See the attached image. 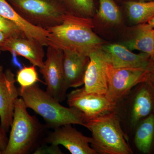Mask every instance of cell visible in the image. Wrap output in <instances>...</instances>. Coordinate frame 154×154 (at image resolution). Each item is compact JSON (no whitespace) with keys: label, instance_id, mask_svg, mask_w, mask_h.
Masks as SVG:
<instances>
[{"label":"cell","instance_id":"6da1fadb","mask_svg":"<svg viewBox=\"0 0 154 154\" xmlns=\"http://www.w3.org/2000/svg\"><path fill=\"white\" fill-rule=\"evenodd\" d=\"M93 28L90 18L77 17L68 12L61 24L47 30L48 45L89 56L103 45Z\"/></svg>","mask_w":154,"mask_h":154},{"label":"cell","instance_id":"7a4b0ae2","mask_svg":"<svg viewBox=\"0 0 154 154\" xmlns=\"http://www.w3.org/2000/svg\"><path fill=\"white\" fill-rule=\"evenodd\" d=\"M19 96L27 108L41 116L48 127L54 129L69 124L85 125L86 118L82 113L74 107L61 105L36 84L28 88H19Z\"/></svg>","mask_w":154,"mask_h":154},{"label":"cell","instance_id":"3957f363","mask_svg":"<svg viewBox=\"0 0 154 154\" xmlns=\"http://www.w3.org/2000/svg\"><path fill=\"white\" fill-rule=\"evenodd\" d=\"M84 126L92 133L91 146L97 154L133 153L115 111L86 119Z\"/></svg>","mask_w":154,"mask_h":154},{"label":"cell","instance_id":"277c9868","mask_svg":"<svg viewBox=\"0 0 154 154\" xmlns=\"http://www.w3.org/2000/svg\"><path fill=\"white\" fill-rule=\"evenodd\" d=\"M154 109V90L145 82L136 86L117 102L115 112L127 136V132L131 133L142 120L152 114Z\"/></svg>","mask_w":154,"mask_h":154},{"label":"cell","instance_id":"5b68a950","mask_svg":"<svg viewBox=\"0 0 154 154\" xmlns=\"http://www.w3.org/2000/svg\"><path fill=\"white\" fill-rule=\"evenodd\" d=\"M42 130L37 119L30 115L21 97L17 99L8 144L3 154H26L32 149Z\"/></svg>","mask_w":154,"mask_h":154},{"label":"cell","instance_id":"8992f818","mask_svg":"<svg viewBox=\"0 0 154 154\" xmlns=\"http://www.w3.org/2000/svg\"><path fill=\"white\" fill-rule=\"evenodd\" d=\"M31 25L47 30L62 23L68 11L62 0H8Z\"/></svg>","mask_w":154,"mask_h":154},{"label":"cell","instance_id":"52a82bcc","mask_svg":"<svg viewBox=\"0 0 154 154\" xmlns=\"http://www.w3.org/2000/svg\"><path fill=\"white\" fill-rule=\"evenodd\" d=\"M108 87L106 95L116 103L136 86L146 80L147 69L114 68L107 63Z\"/></svg>","mask_w":154,"mask_h":154},{"label":"cell","instance_id":"ba28073f","mask_svg":"<svg viewBox=\"0 0 154 154\" xmlns=\"http://www.w3.org/2000/svg\"><path fill=\"white\" fill-rule=\"evenodd\" d=\"M44 65L39 69L46 85V91L58 102H62L66 97L63 68V51L48 45Z\"/></svg>","mask_w":154,"mask_h":154},{"label":"cell","instance_id":"9c48e42d","mask_svg":"<svg viewBox=\"0 0 154 154\" xmlns=\"http://www.w3.org/2000/svg\"><path fill=\"white\" fill-rule=\"evenodd\" d=\"M66 97L69 106L81 111L86 119L115 111L116 103L106 94L89 93L84 87L71 91Z\"/></svg>","mask_w":154,"mask_h":154},{"label":"cell","instance_id":"30bf717a","mask_svg":"<svg viewBox=\"0 0 154 154\" xmlns=\"http://www.w3.org/2000/svg\"><path fill=\"white\" fill-rule=\"evenodd\" d=\"M92 137L86 136L72 125L54 129L45 139L47 143L62 145L72 154H97L91 147Z\"/></svg>","mask_w":154,"mask_h":154},{"label":"cell","instance_id":"8fae6325","mask_svg":"<svg viewBox=\"0 0 154 154\" xmlns=\"http://www.w3.org/2000/svg\"><path fill=\"white\" fill-rule=\"evenodd\" d=\"M16 81L12 71L4 70L0 65V126L7 132L11 128L16 101L19 96Z\"/></svg>","mask_w":154,"mask_h":154},{"label":"cell","instance_id":"7c38bea8","mask_svg":"<svg viewBox=\"0 0 154 154\" xmlns=\"http://www.w3.org/2000/svg\"><path fill=\"white\" fill-rule=\"evenodd\" d=\"M99 50L107 63L114 68L147 69L151 60L146 54L134 53L120 44L102 45Z\"/></svg>","mask_w":154,"mask_h":154},{"label":"cell","instance_id":"4fadbf2b","mask_svg":"<svg viewBox=\"0 0 154 154\" xmlns=\"http://www.w3.org/2000/svg\"><path fill=\"white\" fill-rule=\"evenodd\" d=\"M43 47L36 39L23 34L9 37L3 46L2 51H9L14 56L23 57L32 65L40 69L44 65L45 56Z\"/></svg>","mask_w":154,"mask_h":154},{"label":"cell","instance_id":"5bb4252c","mask_svg":"<svg viewBox=\"0 0 154 154\" xmlns=\"http://www.w3.org/2000/svg\"><path fill=\"white\" fill-rule=\"evenodd\" d=\"M99 48L89 54L90 61L85 75L84 88L89 93L106 94L108 87L107 63Z\"/></svg>","mask_w":154,"mask_h":154},{"label":"cell","instance_id":"9a60e30c","mask_svg":"<svg viewBox=\"0 0 154 154\" xmlns=\"http://www.w3.org/2000/svg\"><path fill=\"white\" fill-rule=\"evenodd\" d=\"M63 68L66 86L79 88L84 85L85 75L90 61L89 56L71 50H64Z\"/></svg>","mask_w":154,"mask_h":154},{"label":"cell","instance_id":"2e32d148","mask_svg":"<svg viewBox=\"0 0 154 154\" xmlns=\"http://www.w3.org/2000/svg\"><path fill=\"white\" fill-rule=\"evenodd\" d=\"M0 16L14 23L26 36L48 46L47 30L31 25L24 20L7 0H0Z\"/></svg>","mask_w":154,"mask_h":154},{"label":"cell","instance_id":"e0dca14e","mask_svg":"<svg viewBox=\"0 0 154 154\" xmlns=\"http://www.w3.org/2000/svg\"><path fill=\"white\" fill-rule=\"evenodd\" d=\"M154 28L148 23L138 25L134 36L125 43L127 48L140 51L154 60Z\"/></svg>","mask_w":154,"mask_h":154},{"label":"cell","instance_id":"ac0fdd59","mask_svg":"<svg viewBox=\"0 0 154 154\" xmlns=\"http://www.w3.org/2000/svg\"><path fill=\"white\" fill-rule=\"evenodd\" d=\"M135 145L144 154L151 150L154 141V114H150L137 125L134 130Z\"/></svg>","mask_w":154,"mask_h":154},{"label":"cell","instance_id":"d6986e66","mask_svg":"<svg viewBox=\"0 0 154 154\" xmlns=\"http://www.w3.org/2000/svg\"><path fill=\"white\" fill-rule=\"evenodd\" d=\"M125 6L130 19L134 24L147 23L154 17V0L129 1Z\"/></svg>","mask_w":154,"mask_h":154},{"label":"cell","instance_id":"ffe728a7","mask_svg":"<svg viewBox=\"0 0 154 154\" xmlns=\"http://www.w3.org/2000/svg\"><path fill=\"white\" fill-rule=\"evenodd\" d=\"M68 12L77 17L90 18L94 11V0H62Z\"/></svg>","mask_w":154,"mask_h":154},{"label":"cell","instance_id":"44dd1931","mask_svg":"<svg viewBox=\"0 0 154 154\" xmlns=\"http://www.w3.org/2000/svg\"><path fill=\"white\" fill-rule=\"evenodd\" d=\"M98 15L102 21L111 24L121 22V17L118 7L113 0H99Z\"/></svg>","mask_w":154,"mask_h":154},{"label":"cell","instance_id":"7402d4cb","mask_svg":"<svg viewBox=\"0 0 154 154\" xmlns=\"http://www.w3.org/2000/svg\"><path fill=\"white\" fill-rule=\"evenodd\" d=\"M16 81L22 88H28L40 82L36 66L32 65L21 68L17 72Z\"/></svg>","mask_w":154,"mask_h":154},{"label":"cell","instance_id":"603a6c76","mask_svg":"<svg viewBox=\"0 0 154 154\" xmlns=\"http://www.w3.org/2000/svg\"><path fill=\"white\" fill-rule=\"evenodd\" d=\"M0 31L6 33L9 37L25 34L14 23L1 16H0Z\"/></svg>","mask_w":154,"mask_h":154},{"label":"cell","instance_id":"cb8c5ba5","mask_svg":"<svg viewBox=\"0 0 154 154\" xmlns=\"http://www.w3.org/2000/svg\"><path fill=\"white\" fill-rule=\"evenodd\" d=\"M50 145H43L39 147L33 153L34 154H62L59 146L50 144Z\"/></svg>","mask_w":154,"mask_h":154},{"label":"cell","instance_id":"d4e9b609","mask_svg":"<svg viewBox=\"0 0 154 154\" xmlns=\"http://www.w3.org/2000/svg\"><path fill=\"white\" fill-rule=\"evenodd\" d=\"M146 82L151 86L154 90V60L151 59L147 68V77Z\"/></svg>","mask_w":154,"mask_h":154},{"label":"cell","instance_id":"484cf974","mask_svg":"<svg viewBox=\"0 0 154 154\" xmlns=\"http://www.w3.org/2000/svg\"><path fill=\"white\" fill-rule=\"evenodd\" d=\"M7 132L0 126V154H3L8 144V138Z\"/></svg>","mask_w":154,"mask_h":154},{"label":"cell","instance_id":"4316f807","mask_svg":"<svg viewBox=\"0 0 154 154\" xmlns=\"http://www.w3.org/2000/svg\"><path fill=\"white\" fill-rule=\"evenodd\" d=\"M9 37L6 33L0 31V53L2 51L3 46Z\"/></svg>","mask_w":154,"mask_h":154},{"label":"cell","instance_id":"83f0119b","mask_svg":"<svg viewBox=\"0 0 154 154\" xmlns=\"http://www.w3.org/2000/svg\"><path fill=\"white\" fill-rule=\"evenodd\" d=\"M147 23L154 29V17H153L151 19H150Z\"/></svg>","mask_w":154,"mask_h":154},{"label":"cell","instance_id":"f1b7e54d","mask_svg":"<svg viewBox=\"0 0 154 154\" xmlns=\"http://www.w3.org/2000/svg\"><path fill=\"white\" fill-rule=\"evenodd\" d=\"M138 1H154V0H137Z\"/></svg>","mask_w":154,"mask_h":154},{"label":"cell","instance_id":"f546056e","mask_svg":"<svg viewBox=\"0 0 154 154\" xmlns=\"http://www.w3.org/2000/svg\"><path fill=\"white\" fill-rule=\"evenodd\" d=\"M153 37H154V31H153Z\"/></svg>","mask_w":154,"mask_h":154}]
</instances>
